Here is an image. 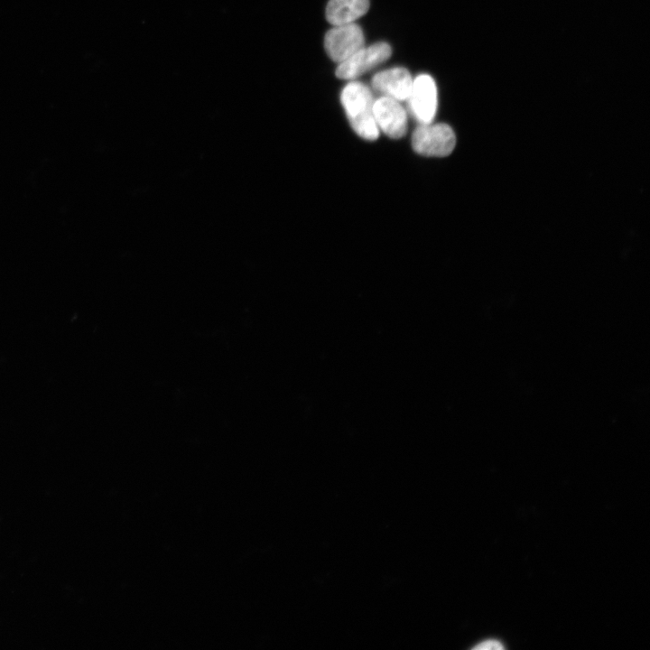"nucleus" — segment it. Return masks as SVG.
<instances>
[{
    "mask_svg": "<svg viewBox=\"0 0 650 650\" xmlns=\"http://www.w3.org/2000/svg\"><path fill=\"white\" fill-rule=\"evenodd\" d=\"M409 110L419 125L432 123L437 110V88L434 79L421 74L413 81L408 98Z\"/></svg>",
    "mask_w": 650,
    "mask_h": 650,
    "instance_id": "nucleus-5",
    "label": "nucleus"
},
{
    "mask_svg": "<svg viewBox=\"0 0 650 650\" xmlns=\"http://www.w3.org/2000/svg\"><path fill=\"white\" fill-rule=\"evenodd\" d=\"M369 8V0H330L326 18L332 25L351 23Z\"/></svg>",
    "mask_w": 650,
    "mask_h": 650,
    "instance_id": "nucleus-8",
    "label": "nucleus"
},
{
    "mask_svg": "<svg viewBox=\"0 0 650 650\" xmlns=\"http://www.w3.org/2000/svg\"><path fill=\"white\" fill-rule=\"evenodd\" d=\"M341 104L353 130L362 138L373 141L379 135L374 117V98L365 84L351 81L341 91Z\"/></svg>",
    "mask_w": 650,
    "mask_h": 650,
    "instance_id": "nucleus-1",
    "label": "nucleus"
},
{
    "mask_svg": "<svg viewBox=\"0 0 650 650\" xmlns=\"http://www.w3.org/2000/svg\"><path fill=\"white\" fill-rule=\"evenodd\" d=\"M505 646L502 645V643L496 639H488L485 640L478 645L474 646V649L478 650H488V649H496V650H501Z\"/></svg>",
    "mask_w": 650,
    "mask_h": 650,
    "instance_id": "nucleus-9",
    "label": "nucleus"
},
{
    "mask_svg": "<svg viewBox=\"0 0 650 650\" xmlns=\"http://www.w3.org/2000/svg\"><path fill=\"white\" fill-rule=\"evenodd\" d=\"M386 42H376L362 47L346 60L339 63L336 76L343 79H354L385 61L391 55Z\"/></svg>",
    "mask_w": 650,
    "mask_h": 650,
    "instance_id": "nucleus-4",
    "label": "nucleus"
},
{
    "mask_svg": "<svg viewBox=\"0 0 650 650\" xmlns=\"http://www.w3.org/2000/svg\"><path fill=\"white\" fill-rule=\"evenodd\" d=\"M374 117L378 130L391 138H401L407 131V115L399 101L381 97L374 101Z\"/></svg>",
    "mask_w": 650,
    "mask_h": 650,
    "instance_id": "nucleus-6",
    "label": "nucleus"
},
{
    "mask_svg": "<svg viewBox=\"0 0 650 650\" xmlns=\"http://www.w3.org/2000/svg\"><path fill=\"white\" fill-rule=\"evenodd\" d=\"M455 144L452 128L442 123L419 125L412 137L413 150L424 156H447L453 151Z\"/></svg>",
    "mask_w": 650,
    "mask_h": 650,
    "instance_id": "nucleus-2",
    "label": "nucleus"
},
{
    "mask_svg": "<svg viewBox=\"0 0 650 650\" xmlns=\"http://www.w3.org/2000/svg\"><path fill=\"white\" fill-rule=\"evenodd\" d=\"M365 46L362 29L356 23L335 25L327 32L324 47L329 57L340 63Z\"/></svg>",
    "mask_w": 650,
    "mask_h": 650,
    "instance_id": "nucleus-3",
    "label": "nucleus"
},
{
    "mask_svg": "<svg viewBox=\"0 0 650 650\" xmlns=\"http://www.w3.org/2000/svg\"><path fill=\"white\" fill-rule=\"evenodd\" d=\"M413 79L404 68H392L374 75L372 87L385 97L397 101L408 98Z\"/></svg>",
    "mask_w": 650,
    "mask_h": 650,
    "instance_id": "nucleus-7",
    "label": "nucleus"
}]
</instances>
